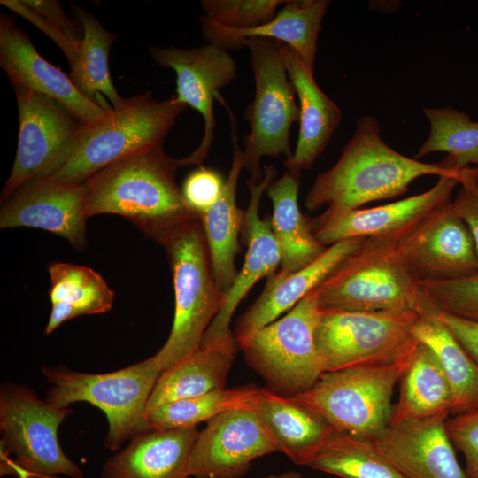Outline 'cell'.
I'll return each instance as SVG.
<instances>
[{"instance_id":"ab89813d","label":"cell","mask_w":478,"mask_h":478,"mask_svg":"<svg viewBox=\"0 0 478 478\" xmlns=\"http://www.w3.org/2000/svg\"><path fill=\"white\" fill-rule=\"evenodd\" d=\"M445 428L452 444L465 457L467 478H478V410L447 419Z\"/></svg>"},{"instance_id":"30bf717a","label":"cell","mask_w":478,"mask_h":478,"mask_svg":"<svg viewBox=\"0 0 478 478\" xmlns=\"http://www.w3.org/2000/svg\"><path fill=\"white\" fill-rule=\"evenodd\" d=\"M420 317L405 311L322 309L315 345L323 372L385 364L412 354L419 344L412 328Z\"/></svg>"},{"instance_id":"603a6c76","label":"cell","mask_w":478,"mask_h":478,"mask_svg":"<svg viewBox=\"0 0 478 478\" xmlns=\"http://www.w3.org/2000/svg\"><path fill=\"white\" fill-rule=\"evenodd\" d=\"M197 426L150 430L104 463L100 478H188Z\"/></svg>"},{"instance_id":"d4e9b609","label":"cell","mask_w":478,"mask_h":478,"mask_svg":"<svg viewBox=\"0 0 478 478\" xmlns=\"http://www.w3.org/2000/svg\"><path fill=\"white\" fill-rule=\"evenodd\" d=\"M232 124L233 158L223 190L218 200L199 215L205 235L215 281L226 295L236 279L238 272L235 259L240 251L244 211L236 204V189L240 173L244 168L243 151L237 144L234 115L226 105Z\"/></svg>"},{"instance_id":"7bdbcfd3","label":"cell","mask_w":478,"mask_h":478,"mask_svg":"<svg viewBox=\"0 0 478 478\" xmlns=\"http://www.w3.org/2000/svg\"><path fill=\"white\" fill-rule=\"evenodd\" d=\"M265 478H303V475L299 472L291 470V471H288V472H285V473L281 474L269 475V476L265 477Z\"/></svg>"},{"instance_id":"9a60e30c","label":"cell","mask_w":478,"mask_h":478,"mask_svg":"<svg viewBox=\"0 0 478 478\" xmlns=\"http://www.w3.org/2000/svg\"><path fill=\"white\" fill-rule=\"evenodd\" d=\"M451 201L398 240L400 253L419 282L455 280L478 273L474 240L464 220L452 211Z\"/></svg>"},{"instance_id":"d6a6232c","label":"cell","mask_w":478,"mask_h":478,"mask_svg":"<svg viewBox=\"0 0 478 478\" xmlns=\"http://www.w3.org/2000/svg\"><path fill=\"white\" fill-rule=\"evenodd\" d=\"M260 388L222 389L204 395L158 405L146 412L149 430H168L197 426L236 409L254 410Z\"/></svg>"},{"instance_id":"4dcf8cb0","label":"cell","mask_w":478,"mask_h":478,"mask_svg":"<svg viewBox=\"0 0 478 478\" xmlns=\"http://www.w3.org/2000/svg\"><path fill=\"white\" fill-rule=\"evenodd\" d=\"M412 333L436 355L448 381L453 415L478 410V365L437 316L420 317Z\"/></svg>"},{"instance_id":"3957f363","label":"cell","mask_w":478,"mask_h":478,"mask_svg":"<svg viewBox=\"0 0 478 478\" xmlns=\"http://www.w3.org/2000/svg\"><path fill=\"white\" fill-rule=\"evenodd\" d=\"M407 232L366 238L313 289L321 308L346 312L405 311L420 317L437 316L440 310L400 253L398 240Z\"/></svg>"},{"instance_id":"7402d4cb","label":"cell","mask_w":478,"mask_h":478,"mask_svg":"<svg viewBox=\"0 0 478 478\" xmlns=\"http://www.w3.org/2000/svg\"><path fill=\"white\" fill-rule=\"evenodd\" d=\"M295 89L299 106V131L290 158L284 161L289 173L299 177L310 169L328 146L342 120V111L320 88L314 71L286 44L275 42Z\"/></svg>"},{"instance_id":"e0dca14e","label":"cell","mask_w":478,"mask_h":478,"mask_svg":"<svg viewBox=\"0 0 478 478\" xmlns=\"http://www.w3.org/2000/svg\"><path fill=\"white\" fill-rule=\"evenodd\" d=\"M465 173L461 177H439L427 191L394 203L367 209L327 207L322 213L311 219L313 234L322 245L328 247L350 238L409 231L451 200L452 191L459 185Z\"/></svg>"},{"instance_id":"9c48e42d","label":"cell","mask_w":478,"mask_h":478,"mask_svg":"<svg viewBox=\"0 0 478 478\" xmlns=\"http://www.w3.org/2000/svg\"><path fill=\"white\" fill-rule=\"evenodd\" d=\"M321 312L312 289L285 316L236 342L247 364L275 390L304 392L324 373L315 345Z\"/></svg>"},{"instance_id":"4fadbf2b","label":"cell","mask_w":478,"mask_h":478,"mask_svg":"<svg viewBox=\"0 0 478 478\" xmlns=\"http://www.w3.org/2000/svg\"><path fill=\"white\" fill-rule=\"evenodd\" d=\"M149 51L159 66L175 72L176 100L203 117L204 135L200 144L190 155L178 159L180 166H200L214 141L213 99L220 89L236 78V62L228 50L212 43L189 49L150 46Z\"/></svg>"},{"instance_id":"f35d334b","label":"cell","mask_w":478,"mask_h":478,"mask_svg":"<svg viewBox=\"0 0 478 478\" xmlns=\"http://www.w3.org/2000/svg\"><path fill=\"white\" fill-rule=\"evenodd\" d=\"M225 181L219 172L199 166L186 177L181 189L188 204L199 216L218 200Z\"/></svg>"},{"instance_id":"5b68a950","label":"cell","mask_w":478,"mask_h":478,"mask_svg":"<svg viewBox=\"0 0 478 478\" xmlns=\"http://www.w3.org/2000/svg\"><path fill=\"white\" fill-rule=\"evenodd\" d=\"M50 388L45 400L61 408L85 402L98 409L108 421L104 447L117 451L135 436L150 431L147 405L162 371L154 356L117 371L87 374L66 366L41 368Z\"/></svg>"},{"instance_id":"e575fe53","label":"cell","mask_w":478,"mask_h":478,"mask_svg":"<svg viewBox=\"0 0 478 478\" xmlns=\"http://www.w3.org/2000/svg\"><path fill=\"white\" fill-rule=\"evenodd\" d=\"M429 123L427 140L415 154V159L433 152H446L442 161L447 167L461 171L478 166V122L459 110L445 106L423 108Z\"/></svg>"},{"instance_id":"ac0fdd59","label":"cell","mask_w":478,"mask_h":478,"mask_svg":"<svg viewBox=\"0 0 478 478\" xmlns=\"http://www.w3.org/2000/svg\"><path fill=\"white\" fill-rule=\"evenodd\" d=\"M85 183H66L49 176L32 179L16 189L0 211V227L40 228L77 250L87 245Z\"/></svg>"},{"instance_id":"2e32d148","label":"cell","mask_w":478,"mask_h":478,"mask_svg":"<svg viewBox=\"0 0 478 478\" xmlns=\"http://www.w3.org/2000/svg\"><path fill=\"white\" fill-rule=\"evenodd\" d=\"M278 451L277 446L251 409L220 413L198 432L189 458L194 478H240L251 462Z\"/></svg>"},{"instance_id":"4316f807","label":"cell","mask_w":478,"mask_h":478,"mask_svg":"<svg viewBox=\"0 0 478 478\" xmlns=\"http://www.w3.org/2000/svg\"><path fill=\"white\" fill-rule=\"evenodd\" d=\"M298 190L299 177L288 171L266 190L273 204L271 226L281 251V274L307 266L328 248L315 237L311 220L301 213Z\"/></svg>"},{"instance_id":"f546056e","label":"cell","mask_w":478,"mask_h":478,"mask_svg":"<svg viewBox=\"0 0 478 478\" xmlns=\"http://www.w3.org/2000/svg\"><path fill=\"white\" fill-rule=\"evenodd\" d=\"M235 351L199 348L161 373L150 394L147 411L171 402L225 389Z\"/></svg>"},{"instance_id":"5bb4252c","label":"cell","mask_w":478,"mask_h":478,"mask_svg":"<svg viewBox=\"0 0 478 478\" xmlns=\"http://www.w3.org/2000/svg\"><path fill=\"white\" fill-rule=\"evenodd\" d=\"M277 171L273 166H263V175L258 180L249 179V204L244 211L241 230L243 242L247 246L245 260L235 281L227 292L223 305L205 331L200 348H218L236 352L235 334L231 331L232 316L255 283L274 274L281 263L278 243L274 235L271 219H261L260 200Z\"/></svg>"},{"instance_id":"ffe728a7","label":"cell","mask_w":478,"mask_h":478,"mask_svg":"<svg viewBox=\"0 0 478 478\" xmlns=\"http://www.w3.org/2000/svg\"><path fill=\"white\" fill-rule=\"evenodd\" d=\"M449 414L388 425L372 441L405 478H467L446 431Z\"/></svg>"},{"instance_id":"6da1fadb","label":"cell","mask_w":478,"mask_h":478,"mask_svg":"<svg viewBox=\"0 0 478 478\" xmlns=\"http://www.w3.org/2000/svg\"><path fill=\"white\" fill-rule=\"evenodd\" d=\"M178 159L162 145L127 156L84 181L88 217L117 214L161 245L199 220L178 187Z\"/></svg>"},{"instance_id":"d6986e66","label":"cell","mask_w":478,"mask_h":478,"mask_svg":"<svg viewBox=\"0 0 478 478\" xmlns=\"http://www.w3.org/2000/svg\"><path fill=\"white\" fill-rule=\"evenodd\" d=\"M0 66L14 89L45 95L61 104L80 123L87 125L109 111L85 96L70 76L44 59L13 17L0 18Z\"/></svg>"},{"instance_id":"ba28073f","label":"cell","mask_w":478,"mask_h":478,"mask_svg":"<svg viewBox=\"0 0 478 478\" xmlns=\"http://www.w3.org/2000/svg\"><path fill=\"white\" fill-rule=\"evenodd\" d=\"M414 351L389 363L323 373L312 388L290 397L324 418L335 430L373 440L389 423L394 387Z\"/></svg>"},{"instance_id":"7c38bea8","label":"cell","mask_w":478,"mask_h":478,"mask_svg":"<svg viewBox=\"0 0 478 478\" xmlns=\"http://www.w3.org/2000/svg\"><path fill=\"white\" fill-rule=\"evenodd\" d=\"M19 112L15 161L1 193V204L27 181L50 176L69 159L81 123L58 101L14 89Z\"/></svg>"},{"instance_id":"83f0119b","label":"cell","mask_w":478,"mask_h":478,"mask_svg":"<svg viewBox=\"0 0 478 478\" xmlns=\"http://www.w3.org/2000/svg\"><path fill=\"white\" fill-rule=\"evenodd\" d=\"M49 296L51 312L44 334L53 333L65 321L90 314L109 312L114 292L104 279L90 267L71 263H51Z\"/></svg>"},{"instance_id":"277c9868","label":"cell","mask_w":478,"mask_h":478,"mask_svg":"<svg viewBox=\"0 0 478 478\" xmlns=\"http://www.w3.org/2000/svg\"><path fill=\"white\" fill-rule=\"evenodd\" d=\"M187 107L174 95L158 100L150 91L124 98L97 120L81 125L69 159L49 177L66 183H82L127 156L162 145Z\"/></svg>"},{"instance_id":"8992f818","label":"cell","mask_w":478,"mask_h":478,"mask_svg":"<svg viewBox=\"0 0 478 478\" xmlns=\"http://www.w3.org/2000/svg\"><path fill=\"white\" fill-rule=\"evenodd\" d=\"M73 412L42 399L24 384L0 388V474L16 478H84L62 450L58 430Z\"/></svg>"},{"instance_id":"484cf974","label":"cell","mask_w":478,"mask_h":478,"mask_svg":"<svg viewBox=\"0 0 478 478\" xmlns=\"http://www.w3.org/2000/svg\"><path fill=\"white\" fill-rule=\"evenodd\" d=\"M254 411L281 451L297 465L307 466L334 428L320 415L290 396L260 389Z\"/></svg>"},{"instance_id":"836d02e7","label":"cell","mask_w":478,"mask_h":478,"mask_svg":"<svg viewBox=\"0 0 478 478\" xmlns=\"http://www.w3.org/2000/svg\"><path fill=\"white\" fill-rule=\"evenodd\" d=\"M308 466L342 478H405L372 440L336 430Z\"/></svg>"},{"instance_id":"44dd1931","label":"cell","mask_w":478,"mask_h":478,"mask_svg":"<svg viewBox=\"0 0 478 478\" xmlns=\"http://www.w3.org/2000/svg\"><path fill=\"white\" fill-rule=\"evenodd\" d=\"M328 0H290L267 23L251 29H231L217 25L204 16L198 17L202 34L209 43L227 50L242 49L249 38H266L293 50L314 71L318 37Z\"/></svg>"},{"instance_id":"74e56055","label":"cell","mask_w":478,"mask_h":478,"mask_svg":"<svg viewBox=\"0 0 478 478\" xmlns=\"http://www.w3.org/2000/svg\"><path fill=\"white\" fill-rule=\"evenodd\" d=\"M440 311L478 322V273L448 281H421Z\"/></svg>"},{"instance_id":"60d3db41","label":"cell","mask_w":478,"mask_h":478,"mask_svg":"<svg viewBox=\"0 0 478 478\" xmlns=\"http://www.w3.org/2000/svg\"><path fill=\"white\" fill-rule=\"evenodd\" d=\"M459 185L451 206L469 229L478 259V168L467 167Z\"/></svg>"},{"instance_id":"1f68e13d","label":"cell","mask_w":478,"mask_h":478,"mask_svg":"<svg viewBox=\"0 0 478 478\" xmlns=\"http://www.w3.org/2000/svg\"><path fill=\"white\" fill-rule=\"evenodd\" d=\"M76 19L81 24L83 38L77 68L69 76L76 88L105 110L123 101L117 92L109 70V54L117 35L106 30L89 12L79 7Z\"/></svg>"},{"instance_id":"d590c367","label":"cell","mask_w":478,"mask_h":478,"mask_svg":"<svg viewBox=\"0 0 478 478\" xmlns=\"http://www.w3.org/2000/svg\"><path fill=\"white\" fill-rule=\"evenodd\" d=\"M1 4L41 28L65 53L71 72L77 68L83 38L82 27L77 19H72L66 16L58 1L2 0Z\"/></svg>"},{"instance_id":"8fae6325","label":"cell","mask_w":478,"mask_h":478,"mask_svg":"<svg viewBox=\"0 0 478 478\" xmlns=\"http://www.w3.org/2000/svg\"><path fill=\"white\" fill-rule=\"evenodd\" d=\"M250 51L255 81V96L246 108L244 119L250 132L244 137V168L251 179L263 173L259 164L264 157H292L289 135L299 119L296 91L274 41L249 38L243 42Z\"/></svg>"},{"instance_id":"7a4b0ae2","label":"cell","mask_w":478,"mask_h":478,"mask_svg":"<svg viewBox=\"0 0 478 478\" xmlns=\"http://www.w3.org/2000/svg\"><path fill=\"white\" fill-rule=\"evenodd\" d=\"M465 170L449 168L442 161L424 163L404 156L383 141L378 120L365 115L358 120L337 162L315 178L305 204L311 212L323 206L358 209L404 195L421 176L461 177Z\"/></svg>"},{"instance_id":"b9f144b4","label":"cell","mask_w":478,"mask_h":478,"mask_svg":"<svg viewBox=\"0 0 478 478\" xmlns=\"http://www.w3.org/2000/svg\"><path fill=\"white\" fill-rule=\"evenodd\" d=\"M437 317L478 365V322L439 311Z\"/></svg>"},{"instance_id":"cb8c5ba5","label":"cell","mask_w":478,"mask_h":478,"mask_svg":"<svg viewBox=\"0 0 478 478\" xmlns=\"http://www.w3.org/2000/svg\"><path fill=\"white\" fill-rule=\"evenodd\" d=\"M366 238H350L330 246L312 263L289 274L274 273L267 278L256 302L238 321L235 342L272 323L291 310L351 254Z\"/></svg>"},{"instance_id":"8d00e7d4","label":"cell","mask_w":478,"mask_h":478,"mask_svg":"<svg viewBox=\"0 0 478 478\" xmlns=\"http://www.w3.org/2000/svg\"><path fill=\"white\" fill-rule=\"evenodd\" d=\"M287 0H203L204 17L231 29H251L270 21Z\"/></svg>"},{"instance_id":"f1b7e54d","label":"cell","mask_w":478,"mask_h":478,"mask_svg":"<svg viewBox=\"0 0 478 478\" xmlns=\"http://www.w3.org/2000/svg\"><path fill=\"white\" fill-rule=\"evenodd\" d=\"M399 382V399L389 425L451 413L448 381L436 355L426 344L419 342Z\"/></svg>"},{"instance_id":"52a82bcc","label":"cell","mask_w":478,"mask_h":478,"mask_svg":"<svg viewBox=\"0 0 478 478\" xmlns=\"http://www.w3.org/2000/svg\"><path fill=\"white\" fill-rule=\"evenodd\" d=\"M175 296L170 335L153 355L162 372L197 351L205 331L222 307L200 219L174 234L164 245Z\"/></svg>"}]
</instances>
